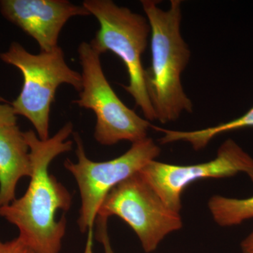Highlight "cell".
<instances>
[{
  "label": "cell",
  "mask_w": 253,
  "mask_h": 253,
  "mask_svg": "<svg viewBox=\"0 0 253 253\" xmlns=\"http://www.w3.org/2000/svg\"><path fill=\"white\" fill-rule=\"evenodd\" d=\"M73 125L66 123L54 136L42 140L36 131H23L30 147L33 174L22 197L0 208V216L19 231L18 238L34 253H59L66 234L65 216L56 220L59 211L67 212L72 204L68 190L49 172L51 163L71 151Z\"/></svg>",
  "instance_id": "obj_1"
},
{
  "label": "cell",
  "mask_w": 253,
  "mask_h": 253,
  "mask_svg": "<svg viewBox=\"0 0 253 253\" xmlns=\"http://www.w3.org/2000/svg\"><path fill=\"white\" fill-rule=\"evenodd\" d=\"M151 26V64L145 70L146 90L161 124L174 122L182 113H192L193 103L181 84V73L191 51L181 34V0H171L167 11L158 1L141 0Z\"/></svg>",
  "instance_id": "obj_2"
},
{
  "label": "cell",
  "mask_w": 253,
  "mask_h": 253,
  "mask_svg": "<svg viewBox=\"0 0 253 253\" xmlns=\"http://www.w3.org/2000/svg\"><path fill=\"white\" fill-rule=\"evenodd\" d=\"M83 6L99 23L91 46L100 55L111 51L122 60L129 77V84L123 87L132 96L146 119L149 122L156 121L141 61L151 33L147 18L111 0H85Z\"/></svg>",
  "instance_id": "obj_3"
},
{
  "label": "cell",
  "mask_w": 253,
  "mask_h": 253,
  "mask_svg": "<svg viewBox=\"0 0 253 253\" xmlns=\"http://www.w3.org/2000/svg\"><path fill=\"white\" fill-rule=\"evenodd\" d=\"M3 62L18 68L23 77L22 89L11 103L16 116L27 118L42 140L49 139V116L55 94L61 84L82 89L81 73L68 66L60 46L50 51L31 54L14 42L0 54Z\"/></svg>",
  "instance_id": "obj_4"
},
{
  "label": "cell",
  "mask_w": 253,
  "mask_h": 253,
  "mask_svg": "<svg viewBox=\"0 0 253 253\" xmlns=\"http://www.w3.org/2000/svg\"><path fill=\"white\" fill-rule=\"evenodd\" d=\"M76 144L77 162L66 159L64 167L74 176L81 197L78 224L82 233H87L84 253H93V239L98 212L106 196L113 188L154 161L161 149L152 139L146 137L131 144L130 149L119 157L95 162L86 156L84 144L78 133L73 134Z\"/></svg>",
  "instance_id": "obj_5"
},
{
  "label": "cell",
  "mask_w": 253,
  "mask_h": 253,
  "mask_svg": "<svg viewBox=\"0 0 253 253\" xmlns=\"http://www.w3.org/2000/svg\"><path fill=\"white\" fill-rule=\"evenodd\" d=\"M78 52L82 67V89L79 98L73 103L94 113L95 140L104 146H112L122 141L133 144L148 137L152 125L118 97L105 76L101 55L86 42L80 44Z\"/></svg>",
  "instance_id": "obj_6"
},
{
  "label": "cell",
  "mask_w": 253,
  "mask_h": 253,
  "mask_svg": "<svg viewBox=\"0 0 253 253\" xmlns=\"http://www.w3.org/2000/svg\"><path fill=\"white\" fill-rule=\"evenodd\" d=\"M111 216L130 226L146 253L154 252L166 236L183 226L180 213L168 208L139 172L118 184L106 196L97 217Z\"/></svg>",
  "instance_id": "obj_7"
},
{
  "label": "cell",
  "mask_w": 253,
  "mask_h": 253,
  "mask_svg": "<svg viewBox=\"0 0 253 253\" xmlns=\"http://www.w3.org/2000/svg\"><path fill=\"white\" fill-rule=\"evenodd\" d=\"M168 208L180 213L181 194L191 183L209 178H226L245 173L253 182V158L236 141L221 145L214 159L208 162L177 166L151 161L139 171Z\"/></svg>",
  "instance_id": "obj_8"
},
{
  "label": "cell",
  "mask_w": 253,
  "mask_h": 253,
  "mask_svg": "<svg viewBox=\"0 0 253 253\" xmlns=\"http://www.w3.org/2000/svg\"><path fill=\"white\" fill-rule=\"evenodd\" d=\"M0 11L33 38L41 51L57 47L60 33L70 18L90 15L83 5L68 0H1Z\"/></svg>",
  "instance_id": "obj_9"
},
{
  "label": "cell",
  "mask_w": 253,
  "mask_h": 253,
  "mask_svg": "<svg viewBox=\"0 0 253 253\" xmlns=\"http://www.w3.org/2000/svg\"><path fill=\"white\" fill-rule=\"evenodd\" d=\"M33 174L30 147L17 125L0 127V208L16 199L21 178Z\"/></svg>",
  "instance_id": "obj_10"
},
{
  "label": "cell",
  "mask_w": 253,
  "mask_h": 253,
  "mask_svg": "<svg viewBox=\"0 0 253 253\" xmlns=\"http://www.w3.org/2000/svg\"><path fill=\"white\" fill-rule=\"evenodd\" d=\"M246 127H253V107L241 117L205 129L194 131L168 130L156 126H154V129L163 134L162 137L159 139L161 144L184 141L189 143L195 151H200L205 149L216 136L228 131Z\"/></svg>",
  "instance_id": "obj_11"
},
{
  "label": "cell",
  "mask_w": 253,
  "mask_h": 253,
  "mask_svg": "<svg viewBox=\"0 0 253 253\" xmlns=\"http://www.w3.org/2000/svg\"><path fill=\"white\" fill-rule=\"evenodd\" d=\"M208 208L214 221L220 226H232L253 218V196L248 199H233L213 196Z\"/></svg>",
  "instance_id": "obj_12"
},
{
  "label": "cell",
  "mask_w": 253,
  "mask_h": 253,
  "mask_svg": "<svg viewBox=\"0 0 253 253\" xmlns=\"http://www.w3.org/2000/svg\"><path fill=\"white\" fill-rule=\"evenodd\" d=\"M107 221L108 219L106 218L98 217L96 219V225H97L96 237L104 246V253H115L111 247L109 234H108Z\"/></svg>",
  "instance_id": "obj_13"
},
{
  "label": "cell",
  "mask_w": 253,
  "mask_h": 253,
  "mask_svg": "<svg viewBox=\"0 0 253 253\" xmlns=\"http://www.w3.org/2000/svg\"><path fill=\"white\" fill-rule=\"evenodd\" d=\"M0 253H34L18 238L9 241H0Z\"/></svg>",
  "instance_id": "obj_14"
},
{
  "label": "cell",
  "mask_w": 253,
  "mask_h": 253,
  "mask_svg": "<svg viewBox=\"0 0 253 253\" xmlns=\"http://www.w3.org/2000/svg\"><path fill=\"white\" fill-rule=\"evenodd\" d=\"M17 119L11 104L0 101V127L17 125Z\"/></svg>",
  "instance_id": "obj_15"
},
{
  "label": "cell",
  "mask_w": 253,
  "mask_h": 253,
  "mask_svg": "<svg viewBox=\"0 0 253 253\" xmlns=\"http://www.w3.org/2000/svg\"><path fill=\"white\" fill-rule=\"evenodd\" d=\"M241 247L243 253H253V231L242 241Z\"/></svg>",
  "instance_id": "obj_16"
}]
</instances>
